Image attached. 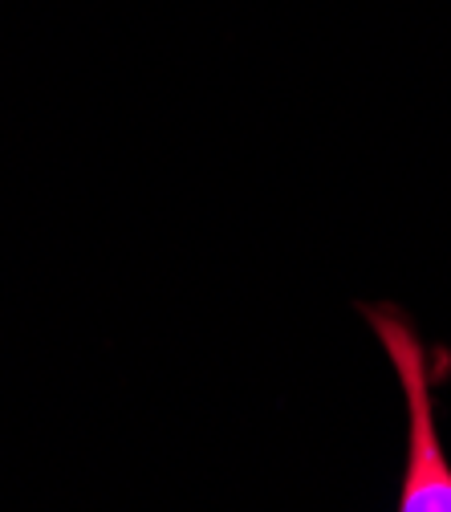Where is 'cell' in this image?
Returning <instances> with one entry per match:
<instances>
[{"label":"cell","instance_id":"cell-1","mask_svg":"<svg viewBox=\"0 0 451 512\" xmlns=\"http://www.w3.org/2000/svg\"><path fill=\"white\" fill-rule=\"evenodd\" d=\"M358 313L382 342L407 399V468L399 512H451V460L435 427V382L447 370V354H431L415 322L391 301H366Z\"/></svg>","mask_w":451,"mask_h":512}]
</instances>
